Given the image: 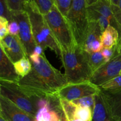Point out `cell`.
Masks as SVG:
<instances>
[{
	"mask_svg": "<svg viewBox=\"0 0 121 121\" xmlns=\"http://www.w3.org/2000/svg\"><path fill=\"white\" fill-rule=\"evenodd\" d=\"M32 69L18 84L27 95L35 98H50L57 96L60 88L68 83L65 74L52 66L45 56L33 53L28 57Z\"/></svg>",
	"mask_w": 121,
	"mask_h": 121,
	"instance_id": "cell-1",
	"label": "cell"
},
{
	"mask_svg": "<svg viewBox=\"0 0 121 121\" xmlns=\"http://www.w3.org/2000/svg\"><path fill=\"white\" fill-rule=\"evenodd\" d=\"M88 54L79 46L72 50L61 52V60L67 82L90 80L93 72L89 63Z\"/></svg>",
	"mask_w": 121,
	"mask_h": 121,
	"instance_id": "cell-2",
	"label": "cell"
},
{
	"mask_svg": "<svg viewBox=\"0 0 121 121\" xmlns=\"http://www.w3.org/2000/svg\"><path fill=\"white\" fill-rule=\"evenodd\" d=\"M25 11H27L29 16L37 45L41 46L44 50L47 48H50L61 60V50L56 41L44 15L34 5L29 1L26 2Z\"/></svg>",
	"mask_w": 121,
	"mask_h": 121,
	"instance_id": "cell-3",
	"label": "cell"
},
{
	"mask_svg": "<svg viewBox=\"0 0 121 121\" xmlns=\"http://www.w3.org/2000/svg\"><path fill=\"white\" fill-rule=\"evenodd\" d=\"M44 17L61 52L72 50L78 46L67 19L56 4Z\"/></svg>",
	"mask_w": 121,
	"mask_h": 121,
	"instance_id": "cell-4",
	"label": "cell"
},
{
	"mask_svg": "<svg viewBox=\"0 0 121 121\" xmlns=\"http://www.w3.org/2000/svg\"><path fill=\"white\" fill-rule=\"evenodd\" d=\"M86 0H73L66 17L77 44L82 48L88 30L89 21Z\"/></svg>",
	"mask_w": 121,
	"mask_h": 121,
	"instance_id": "cell-5",
	"label": "cell"
},
{
	"mask_svg": "<svg viewBox=\"0 0 121 121\" xmlns=\"http://www.w3.org/2000/svg\"><path fill=\"white\" fill-rule=\"evenodd\" d=\"M0 95L35 118L38 111L37 102L39 98L27 95L21 89L18 83L0 80Z\"/></svg>",
	"mask_w": 121,
	"mask_h": 121,
	"instance_id": "cell-6",
	"label": "cell"
},
{
	"mask_svg": "<svg viewBox=\"0 0 121 121\" xmlns=\"http://www.w3.org/2000/svg\"><path fill=\"white\" fill-rule=\"evenodd\" d=\"M101 91L100 87L90 80L77 83H68L60 89L57 93L59 99L73 101L83 97L96 95Z\"/></svg>",
	"mask_w": 121,
	"mask_h": 121,
	"instance_id": "cell-7",
	"label": "cell"
},
{
	"mask_svg": "<svg viewBox=\"0 0 121 121\" xmlns=\"http://www.w3.org/2000/svg\"><path fill=\"white\" fill-rule=\"evenodd\" d=\"M13 19L17 21L19 26V37L24 48L27 57L33 53L37 44L34 40L31 25L28 13L26 11L12 13Z\"/></svg>",
	"mask_w": 121,
	"mask_h": 121,
	"instance_id": "cell-8",
	"label": "cell"
},
{
	"mask_svg": "<svg viewBox=\"0 0 121 121\" xmlns=\"http://www.w3.org/2000/svg\"><path fill=\"white\" fill-rule=\"evenodd\" d=\"M121 72V54H118L95 72L90 81L100 87L107 82L120 75Z\"/></svg>",
	"mask_w": 121,
	"mask_h": 121,
	"instance_id": "cell-9",
	"label": "cell"
},
{
	"mask_svg": "<svg viewBox=\"0 0 121 121\" xmlns=\"http://www.w3.org/2000/svg\"><path fill=\"white\" fill-rule=\"evenodd\" d=\"M0 48L14 63L27 57L19 36L8 34L0 40Z\"/></svg>",
	"mask_w": 121,
	"mask_h": 121,
	"instance_id": "cell-10",
	"label": "cell"
},
{
	"mask_svg": "<svg viewBox=\"0 0 121 121\" xmlns=\"http://www.w3.org/2000/svg\"><path fill=\"white\" fill-rule=\"evenodd\" d=\"M0 114L8 121H35V118L0 95Z\"/></svg>",
	"mask_w": 121,
	"mask_h": 121,
	"instance_id": "cell-11",
	"label": "cell"
},
{
	"mask_svg": "<svg viewBox=\"0 0 121 121\" xmlns=\"http://www.w3.org/2000/svg\"><path fill=\"white\" fill-rule=\"evenodd\" d=\"M101 93L110 118L113 121H121V89H101Z\"/></svg>",
	"mask_w": 121,
	"mask_h": 121,
	"instance_id": "cell-12",
	"label": "cell"
},
{
	"mask_svg": "<svg viewBox=\"0 0 121 121\" xmlns=\"http://www.w3.org/2000/svg\"><path fill=\"white\" fill-rule=\"evenodd\" d=\"M21 78L15 71L14 63L1 48L0 51V80L18 83Z\"/></svg>",
	"mask_w": 121,
	"mask_h": 121,
	"instance_id": "cell-13",
	"label": "cell"
},
{
	"mask_svg": "<svg viewBox=\"0 0 121 121\" xmlns=\"http://www.w3.org/2000/svg\"><path fill=\"white\" fill-rule=\"evenodd\" d=\"M89 8L95 11L99 14L107 18L111 22V26L115 28L119 32V38L121 37V28L117 22L113 13L110 4L106 0H99L98 2L91 5L87 6Z\"/></svg>",
	"mask_w": 121,
	"mask_h": 121,
	"instance_id": "cell-14",
	"label": "cell"
},
{
	"mask_svg": "<svg viewBox=\"0 0 121 121\" xmlns=\"http://www.w3.org/2000/svg\"><path fill=\"white\" fill-rule=\"evenodd\" d=\"M60 107L59 101L54 105L39 109L35 116V121H60L63 112L62 108L57 111Z\"/></svg>",
	"mask_w": 121,
	"mask_h": 121,
	"instance_id": "cell-15",
	"label": "cell"
},
{
	"mask_svg": "<svg viewBox=\"0 0 121 121\" xmlns=\"http://www.w3.org/2000/svg\"><path fill=\"white\" fill-rule=\"evenodd\" d=\"M102 33V30L98 22H89L88 30L82 47L83 49L87 53H91L92 44L95 41L101 40Z\"/></svg>",
	"mask_w": 121,
	"mask_h": 121,
	"instance_id": "cell-16",
	"label": "cell"
},
{
	"mask_svg": "<svg viewBox=\"0 0 121 121\" xmlns=\"http://www.w3.org/2000/svg\"><path fill=\"white\" fill-rule=\"evenodd\" d=\"M110 118L101 91L96 95L95 105L93 111V121H105Z\"/></svg>",
	"mask_w": 121,
	"mask_h": 121,
	"instance_id": "cell-17",
	"label": "cell"
},
{
	"mask_svg": "<svg viewBox=\"0 0 121 121\" xmlns=\"http://www.w3.org/2000/svg\"><path fill=\"white\" fill-rule=\"evenodd\" d=\"M119 39L118 31L111 26H109L102 33L101 42L104 48H112L117 45Z\"/></svg>",
	"mask_w": 121,
	"mask_h": 121,
	"instance_id": "cell-18",
	"label": "cell"
},
{
	"mask_svg": "<svg viewBox=\"0 0 121 121\" xmlns=\"http://www.w3.org/2000/svg\"><path fill=\"white\" fill-rule=\"evenodd\" d=\"M14 67L18 75L21 78L26 76L32 69V63L28 57H24L14 63Z\"/></svg>",
	"mask_w": 121,
	"mask_h": 121,
	"instance_id": "cell-19",
	"label": "cell"
},
{
	"mask_svg": "<svg viewBox=\"0 0 121 121\" xmlns=\"http://www.w3.org/2000/svg\"><path fill=\"white\" fill-rule=\"evenodd\" d=\"M89 63L93 73L107 63L101 52L89 53Z\"/></svg>",
	"mask_w": 121,
	"mask_h": 121,
	"instance_id": "cell-20",
	"label": "cell"
},
{
	"mask_svg": "<svg viewBox=\"0 0 121 121\" xmlns=\"http://www.w3.org/2000/svg\"><path fill=\"white\" fill-rule=\"evenodd\" d=\"M39 9L43 15L47 14L55 4L54 0H28Z\"/></svg>",
	"mask_w": 121,
	"mask_h": 121,
	"instance_id": "cell-21",
	"label": "cell"
},
{
	"mask_svg": "<svg viewBox=\"0 0 121 121\" xmlns=\"http://www.w3.org/2000/svg\"><path fill=\"white\" fill-rule=\"evenodd\" d=\"M96 95H91L83 97L80 99L71 101L74 105L77 106H84V107L90 108L92 111H93L95 105Z\"/></svg>",
	"mask_w": 121,
	"mask_h": 121,
	"instance_id": "cell-22",
	"label": "cell"
},
{
	"mask_svg": "<svg viewBox=\"0 0 121 121\" xmlns=\"http://www.w3.org/2000/svg\"><path fill=\"white\" fill-rule=\"evenodd\" d=\"M100 88L105 91H115L121 89V74L104 83Z\"/></svg>",
	"mask_w": 121,
	"mask_h": 121,
	"instance_id": "cell-23",
	"label": "cell"
},
{
	"mask_svg": "<svg viewBox=\"0 0 121 121\" xmlns=\"http://www.w3.org/2000/svg\"><path fill=\"white\" fill-rule=\"evenodd\" d=\"M12 13L25 11V5L28 0H5Z\"/></svg>",
	"mask_w": 121,
	"mask_h": 121,
	"instance_id": "cell-24",
	"label": "cell"
},
{
	"mask_svg": "<svg viewBox=\"0 0 121 121\" xmlns=\"http://www.w3.org/2000/svg\"><path fill=\"white\" fill-rule=\"evenodd\" d=\"M73 0H56L55 4L60 13L66 18L70 9Z\"/></svg>",
	"mask_w": 121,
	"mask_h": 121,
	"instance_id": "cell-25",
	"label": "cell"
},
{
	"mask_svg": "<svg viewBox=\"0 0 121 121\" xmlns=\"http://www.w3.org/2000/svg\"><path fill=\"white\" fill-rule=\"evenodd\" d=\"M0 17L6 18L9 22L13 20L12 12L5 0H0Z\"/></svg>",
	"mask_w": 121,
	"mask_h": 121,
	"instance_id": "cell-26",
	"label": "cell"
},
{
	"mask_svg": "<svg viewBox=\"0 0 121 121\" xmlns=\"http://www.w3.org/2000/svg\"><path fill=\"white\" fill-rule=\"evenodd\" d=\"M9 21L6 18L0 17V40H2L9 34L8 31Z\"/></svg>",
	"mask_w": 121,
	"mask_h": 121,
	"instance_id": "cell-27",
	"label": "cell"
},
{
	"mask_svg": "<svg viewBox=\"0 0 121 121\" xmlns=\"http://www.w3.org/2000/svg\"><path fill=\"white\" fill-rule=\"evenodd\" d=\"M101 53L106 62H108L112 58L118 55L116 46H114L112 48H103L101 50Z\"/></svg>",
	"mask_w": 121,
	"mask_h": 121,
	"instance_id": "cell-28",
	"label": "cell"
},
{
	"mask_svg": "<svg viewBox=\"0 0 121 121\" xmlns=\"http://www.w3.org/2000/svg\"><path fill=\"white\" fill-rule=\"evenodd\" d=\"M8 31L11 35L19 36V26L17 21L13 19L8 24Z\"/></svg>",
	"mask_w": 121,
	"mask_h": 121,
	"instance_id": "cell-29",
	"label": "cell"
},
{
	"mask_svg": "<svg viewBox=\"0 0 121 121\" xmlns=\"http://www.w3.org/2000/svg\"><path fill=\"white\" fill-rule=\"evenodd\" d=\"M111 7L113 15L121 28V0L119 1L118 5H111Z\"/></svg>",
	"mask_w": 121,
	"mask_h": 121,
	"instance_id": "cell-30",
	"label": "cell"
},
{
	"mask_svg": "<svg viewBox=\"0 0 121 121\" xmlns=\"http://www.w3.org/2000/svg\"><path fill=\"white\" fill-rule=\"evenodd\" d=\"M117 54H121V37L119 39L118 42L117 43Z\"/></svg>",
	"mask_w": 121,
	"mask_h": 121,
	"instance_id": "cell-31",
	"label": "cell"
},
{
	"mask_svg": "<svg viewBox=\"0 0 121 121\" xmlns=\"http://www.w3.org/2000/svg\"><path fill=\"white\" fill-rule=\"evenodd\" d=\"M111 5H118L120 0H106Z\"/></svg>",
	"mask_w": 121,
	"mask_h": 121,
	"instance_id": "cell-32",
	"label": "cell"
},
{
	"mask_svg": "<svg viewBox=\"0 0 121 121\" xmlns=\"http://www.w3.org/2000/svg\"><path fill=\"white\" fill-rule=\"evenodd\" d=\"M98 1H99V0H86V2H87V6L91 5L93 4H95V3H96V2H98Z\"/></svg>",
	"mask_w": 121,
	"mask_h": 121,
	"instance_id": "cell-33",
	"label": "cell"
},
{
	"mask_svg": "<svg viewBox=\"0 0 121 121\" xmlns=\"http://www.w3.org/2000/svg\"><path fill=\"white\" fill-rule=\"evenodd\" d=\"M0 121H8L4 116L0 114Z\"/></svg>",
	"mask_w": 121,
	"mask_h": 121,
	"instance_id": "cell-34",
	"label": "cell"
},
{
	"mask_svg": "<svg viewBox=\"0 0 121 121\" xmlns=\"http://www.w3.org/2000/svg\"><path fill=\"white\" fill-rule=\"evenodd\" d=\"M60 121H67V120H66V118H65V115H64L63 112L62 115H61V119H60Z\"/></svg>",
	"mask_w": 121,
	"mask_h": 121,
	"instance_id": "cell-35",
	"label": "cell"
},
{
	"mask_svg": "<svg viewBox=\"0 0 121 121\" xmlns=\"http://www.w3.org/2000/svg\"><path fill=\"white\" fill-rule=\"evenodd\" d=\"M54 2H55V1H56V0H54Z\"/></svg>",
	"mask_w": 121,
	"mask_h": 121,
	"instance_id": "cell-36",
	"label": "cell"
},
{
	"mask_svg": "<svg viewBox=\"0 0 121 121\" xmlns=\"http://www.w3.org/2000/svg\"><path fill=\"white\" fill-rule=\"evenodd\" d=\"M120 74H121V73H120Z\"/></svg>",
	"mask_w": 121,
	"mask_h": 121,
	"instance_id": "cell-37",
	"label": "cell"
}]
</instances>
